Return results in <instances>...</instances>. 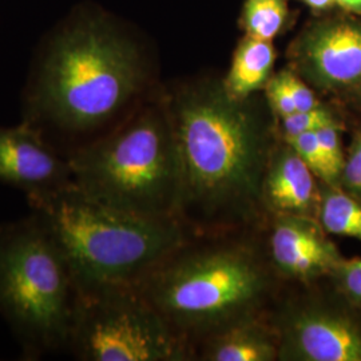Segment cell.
I'll return each mask as SVG.
<instances>
[{"label": "cell", "instance_id": "1", "mask_svg": "<svg viewBox=\"0 0 361 361\" xmlns=\"http://www.w3.org/2000/svg\"><path fill=\"white\" fill-rule=\"evenodd\" d=\"M147 66L137 44L107 20H71L44 47L30 79L25 122L67 155L143 90Z\"/></svg>", "mask_w": 361, "mask_h": 361}, {"label": "cell", "instance_id": "2", "mask_svg": "<svg viewBox=\"0 0 361 361\" xmlns=\"http://www.w3.org/2000/svg\"><path fill=\"white\" fill-rule=\"evenodd\" d=\"M173 130L182 210L204 217H246L262 201L269 134L246 101L222 85L186 89L162 102Z\"/></svg>", "mask_w": 361, "mask_h": 361}, {"label": "cell", "instance_id": "3", "mask_svg": "<svg viewBox=\"0 0 361 361\" xmlns=\"http://www.w3.org/2000/svg\"><path fill=\"white\" fill-rule=\"evenodd\" d=\"M27 200L63 249L80 290L133 286L185 241L177 219L106 207L74 183Z\"/></svg>", "mask_w": 361, "mask_h": 361}, {"label": "cell", "instance_id": "4", "mask_svg": "<svg viewBox=\"0 0 361 361\" xmlns=\"http://www.w3.org/2000/svg\"><path fill=\"white\" fill-rule=\"evenodd\" d=\"M67 159L75 188L102 205L153 219L180 213L178 154L162 102L143 106Z\"/></svg>", "mask_w": 361, "mask_h": 361}, {"label": "cell", "instance_id": "5", "mask_svg": "<svg viewBox=\"0 0 361 361\" xmlns=\"http://www.w3.org/2000/svg\"><path fill=\"white\" fill-rule=\"evenodd\" d=\"M79 296L68 258L38 216L0 224V314L25 359L67 352Z\"/></svg>", "mask_w": 361, "mask_h": 361}, {"label": "cell", "instance_id": "6", "mask_svg": "<svg viewBox=\"0 0 361 361\" xmlns=\"http://www.w3.org/2000/svg\"><path fill=\"white\" fill-rule=\"evenodd\" d=\"M267 281L250 253L224 247L193 256L177 250L133 286L177 331L222 328L247 317Z\"/></svg>", "mask_w": 361, "mask_h": 361}, {"label": "cell", "instance_id": "7", "mask_svg": "<svg viewBox=\"0 0 361 361\" xmlns=\"http://www.w3.org/2000/svg\"><path fill=\"white\" fill-rule=\"evenodd\" d=\"M67 352L83 361L185 359L177 331L134 286L80 290Z\"/></svg>", "mask_w": 361, "mask_h": 361}, {"label": "cell", "instance_id": "8", "mask_svg": "<svg viewBox=\"0 0 361 361\" xmlns=\"http://www.w3.org/2000/svg\"><path fill=\"white\" fill-rule=\"evenodd\" d=\"M293 71L324 91L353 90L361 85V22L325 19L305 27L290 49Z\"/></svg>", "mask_w": 361, "mask_h": 361}, {"label": "cell", "instance_id": "9", "mask_svg": "<svg viewBox=\"0 0 361 361\" xmlns=\"http://www.w3.org/2000/svg\"><path fill=\"white\" fill-rule=\"evenodd\" d=\"M277 340L280 360L361 361L360 326L319 307L288 310Z\"/></svg>", "mask_w": 361, "mask_h": 361}, {"label": "cell", "instance_id": "10", "mask_svg": "<svg viewBox=\"0 0 361 361\" xmlns=\"http://www.w3.org/2000/svg\"><path fill=\"white\" fill-rule=\"evenodd\" d=\"M0 182L25 192L28 198L71 185L73 173L67 157L23 122L0 126Z\"/></svg>", "mask_w": 361, "mask_h": 361}, {"label": "cell", "instance_id": "11", "mask_svg": "<svg viewBox=\"0 0 361 361\" xmlns=\"http://www.w3.org/2000/svg\"><path fill=\"white\" fill-rule=\"evenodd\" d=\"M271 256L276 269L300 281L331 274L341 259L313 217L279 214L271 235Z\"/></svg>", "mask_w": 361, "mask_h": 361}, {"label": "cell", "instance_id": "12", "mask_svg": "<svg viewBox=\"0 0 361 361\" xmlns=\"http://www.w3.org/2000/svg\"><path fill=\"white\" fill-rule=\"evenodd\" d=\"M316 178L310 166L285 142L269 157L262 180V201L277 214L316 219L320 201Z\"/></svg>", "mask_w": 361, "mask_h": 361}, {"label": "cell", "instance_id": "13", "mask_svg": "<svg viewBox=\"0 0 361 361\" xmlns=\"http://www.w3.org/2000/svg\"><path fill=\"white\" fill-rule=\"evenodd\" d=\"M212 361H273L279 359V340L249 316L221 328L205 352Z\"/></svg>", "mask_w": 361, "mask_h": 361}, {"label": "cell", "instance_id": "14", "mask_svg": "<svg viewBox=\"0 0 361 361\" xmlns=\"http://www.w3.org/2000/svg\"><path fill=\"white\" fill-rule=\"evenodd\" d=\"M276 62V50L268 40L245 35L233 55L232 66L222 82L225 92L235 101H246L265 89Z\"/></svg>", "mask_w": 361, "mask_h": 361}, {"label": "cell", "instance_id": "15", "mask_svg": "<svg viewBox=\"0 0 361 361\" xmlns=\"http://www.w3.org/2000/svg\"><path fill=\"white\" fill-rule=\"evenodd\" d=\"M316 219L324 232L361 241V201L343 188L324 183Z\"/></svg>", "mask_w": 361, "mask_h": 361}, {"label": "cell", "instance_id": "16", "mask_svg": "<svg viewBox=\"0 0 361 361\" xmlns=\"http://www.w3.org/2000/svg\"><path fill=\"white\" fill-rule=\"evenodd\" d=\"M286 0H246L243 26L246 35L271 42L288 18Z\"/></svg>", "mask_w": 361, "mask_h": 361}, {"label": "cell", "instance_id": "17", "mask_svg": "<svg viewBox=\"0 0 361 361\" xmlns=\"http://www.w3.org/2000/svg\"><path fill=\"white\" fill-rule=\"evenodd\" d=\"M338 123L332 110L320 104L319 107H314L307 111H296L290 116L281 118V131L284 140L300 135L302 133L317 131L322 128Z\"/></svg>", "mask_w": 361, "mask_h": 361}, {"label": "cell", "instance_id": "18", "mask_svg": "<svg viewBox=\"0 0 361 361\" xmlns=\"http://www.w3.org/2000/svg\"><path fill=\"white\" fill-rule=\"evenodd\" d=\"M284 142L288 143L300 155V158L310 166L317 178L323 180V183L331 185L329 169L316 131L302 133L296 137L284 140Z\"/></svg>", "mask_w": 361, "mask_h": 361}, {"label": "cell", "instance_id": "19", "mask_svg": "<svg viewBox=\"0 0 361 361\" xmlns=\"http://www.w3.org/2000/svg\"><path fill=\"white\" fill-rule=\"evenodd\" d=\"M340 123L329 125L322 129L317 130V138L322 146L326 165L329 169L331 176V185L332 186H340V178L341 171L344 168L345 155L341 147V137H340Z\"/></svg>", "mask_w": 361, "mask_h": 361}, {"label": "cell", "instance_id": "20", "mask_svg": "<svg viewBox=\"0 0 361 361\" xmlns=\"http://www.w3.org/2000/svg\"><path fill=\"white\" fill-rule=\"evenodd\" d=\"M340 188L361 201V128L356 131L345 155Z\"/></svg>", "mask_w": 361, "mask_h": 361}, {"label": "cell", "instance_id": "21", "mask_svg": "<svg viewBox=\"0 0 361 361\" xmlns=\"http://www.w3.org/2000/svg\"><path fill=\"white\" fill-rule=\"evenodd\" d=\"M331 274L349 300L361 307V257L340 259Z\"/></svg>", "mask_w": 361, "mask_h": 361}, {"label": "cell", "instance_id": "22", "mask_svg": "<svg viewBox=\"0 0 361 361\" xmlns=\"http://www.w3.org/2000/svg\"><path fill=\"white\" fill-rule=\"evenodd\" d=\"M277 77L280 78L281 83L293 99L297 111H307L322 104L308 83L297 75L293 70H283L277 74Z\"/></svg>", "mask_w": 361, "mask_h": 361}, {"label": "cell", "instance_id": "23", "mask_svg": "<svg viewBox=\"0 0 361 361\" xmlns=\"http://www.w3.org/2000/svg\"><path fill=\"white\" fill-rule=\"evenodd\" d=\"M265 91L271 110L280 119L296 113L295 102L285 89L284 85L281 83L280 78L277 77V74L269 79V82L265 86Z\"/></svg>", "mask_w": 361, "mask_h": 361}, {"label": "cell", "instance_id": "24", "mask_svg": "<svg viewBox=\"0 0 361 361\" xmlns=\"http://www.w3.org/2000/svg\"><path fill=\"white\" fill-rule=\"evenodd\" d=\"M336 4L347 11L361 15V0H336Z\"/></svg>", "mask_w": 361, "mask_h": 361}, {"label": "cell", "instance_id": "25", "mask_svg": "<svg viewBox=\"0 0 361 361\" xmlns=\"http://www.w3.org/2000/svg\"><path fill=\"white\" fill-rule=\"evenodd\" d=\"M305 4H308L310 8L313 10H319V11H323V10H328L331 8L332 6H335L336 0H302Z\"/></svg>", "mask_w": 361, "mask_h": 361}, {"label": "cell", "instance_id": "26", "mask_svg": "<svg viewBox=\"0 0 361 361\" xmlns=\"http://www.w3.org/2000/svg\"><path fill=\"white\" fill-rule=\"evenodd\" d=\"M352 91H353V99L357 102L359 106H361V85L355 87Z\"/></svg>", "mask_w": 361, "mask_h": 361}]
</instances>
